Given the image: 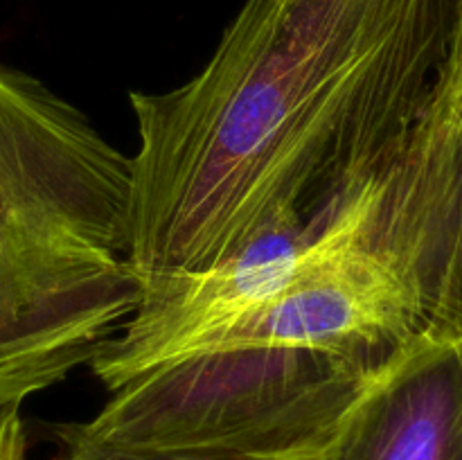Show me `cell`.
<instances>
[{
	"label": "cell",
	"instance_id": "obj_3",
	"mask_svg": "<svg viewBox=\"0 0 462 460\" xmlns=\"http://www.w3.org/2000/svg\"><path fill=\"white\" fill-rule=\"evenodd\" d=\"M388 368L368 370L296 347L199 352L116 388L88 422L54 433L126 454L334 460Z\"/></svg>",
	"mask_w": 462,
	"mask_h": 460
},
{
	"label": "cell",
	"instance_id": "obj_9",
	"mask_svg": "<svg viewBox=\"0 0 462 460\" xmlns=\"http://www.w3.org/2000/svg\"><path fill=\"white\" fill-rule=\"evenodd\" d=\"M61 451L54 460H199V458H176V455H152V454H126V451L99 449V446L81 445V442L59 440Z\"/></svg>",
	"mask_w": 462,
	"mask_h": 460
},
{
	"label": "cell",
	"instance_id": "obj_7",
	"mask_svg": "<svg viewBox=\"0 0 462 460\" xmlns=\"http://www.w3.org/2000/svg\"><path fill=\"white\" fill-rule=\"evenodd\" d=\"M334 460H462L458 334L429 325L356 410Z\"/></svg>",
	"mask_w": 462,
	"mask_h": 460
},
{
	"label": "cell",
	"instance_id": "obj_1",
	"mask_svg": "<svg viewBox=\"0 0 462 460\" xmlns=\"http://www.w3.org/2000/svg\"><path fill=\"white\" fill-rule=\"evenodd\" d=\"M460 18L462 0H246L192 79L131 93L143 287L275 219H334L429 111Z\"/></svg>",
	"mask_w": 462,
	"mask_h": 460
},
{
	"label": "cell",
	"instance_id": "obj_2",
	"mask_svg": "<svg viewBox=\"0 0 462 460\" xmlns=\"http://www.w3.org/2000/svg\"><path fill=\"white\" fill-rule=\"evenodd\" d=\"M143 291L131 156L39 77L0 66V406L93 363Z\"/></svg>",
	"mask_w": 462,
	"mask_h": 460
},
{
	"label": "cell",
	"instance_id": "obj_6",
	"mask_svg": "<svg viewBox=\"0 0 462 460\" xmlns=\"http://www.w3.org/2000/svg\"><path fill=\"white\" fill-rule=\"evenodd\" d=\"M334 219H275L215 264L144 282L138 309L90 363L95 377L111 392L197 354L282 289L319 251Z\"/></svg>",
	"mask_w": 462,
	"mask_h": 460
},
{
	"label": "cell",
	"instance_id": "obj_8",
	"mask_svg": "<svg viewBox=\"0 0 462 460\" xmlns=\"http://www.w3.org/2000/svg\"><path fill=\"white\" fill-rule=\"evenodd\" d=\"M0 460H27V433L21 404L0 406Z\"/></svg>",
	"mask_w": 462,
	"mask_h": 460
},
{
	"label": "cell",
	"instance_id": "obj_4",
	"mask_svg": "<svg viewBox=\"0 0 462 460\" xmlns=\"http://www.w3.org/2000/svg\"><path fill=\"white\" fill-rule=\"evenodd\" d=\"M359 192L282 289L199 352L296 347L368 370L388 368L404 354L429 320L404 271L359 237Z\"/></svg>",
	"mask_w": 462,
	"mask_h": 460
},
{
	"label": "cell",
	"instance_id": "obj_10",
	"mask_svg": "<svg viewBox=\"0 0 462 460\" xmlns=\"http://www.w3.org/2000/svg\"><path fill=\"white\" fill-rule=\"evenodd\" d=\"M458 41H460V48H462V18H460V30H458Z\"/></svg>",
	"mask_w": 462,
	"mask_h": 460
},
{
	"label": "cell",
	"instance_id": "obj_5",
	"mask_svg": "<svg viewBox=\"0 0 462 460\" xmlns=\"http://www.w3.org/2000/svg\"><path fill=\"white\" fill-rule=\"evenodd\" d=\"M359 237L391 257L462 359V48L402 152L359 192Z\"/></svg>",
	"mask_w": 462,
	"mask_h": 460
}]
</instances>
